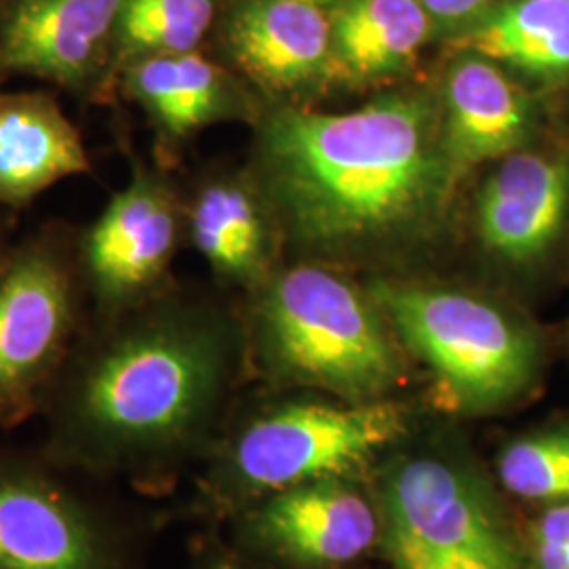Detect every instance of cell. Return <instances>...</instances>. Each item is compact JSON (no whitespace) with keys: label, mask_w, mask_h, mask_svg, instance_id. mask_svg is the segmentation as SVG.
I'll return each mask as SVG.
<instances>
[{"label":"cell","mask_w":569,"mask_h":569,"mask_svg":"<svg viewBox=\"0 0 569 569\" xmlns=\"http://www.w3.org/2000/svg\"><path fill=\"white\" fill-rule=\"evenodd\" d=\"M244 366V321L169 289L89 315L42 406L39 446L108 483L161 491L218 443Z\"/></svg>","instance_id":"cell-1"},{"label":"cell","mask_w":569,"mask_h":569,"mask_svg":"<svg viewBox=\"0 0 569 569\" xmlns=\"http://www.w3.org/2000/svg\"><path fill=\"white\" fill-rule=\"evenodd\" d=\"M251 173L279 232L327 258L427 241L458 190L430 89L390 91L348 112L281 103L258 121Z\"/></svg>","instance_id":"cell-2"},{"label":"cell","mask_w":569,"mask_h":569,"mask_svg":"<svg viewBox=\"0 0 569 569\" xmlns=\"http://www.w3.org/2000/svg\"><path fill=\"white\" fill-rule=\"evenodd\" d=\"M244 333L249 366L274 385L366 403L406 382V348L382 306L323 266L274 270L251 291Z\"/></svg>","instance_id":"cell-3"},{"label":"cell","mask_w":569,"mask_h":569,"mask_svg":"<svg viewBox=\"0 0 569 569\" xmlns=\"http://www.w3.org/2000/svg\"><path fill=\"white\" fill-rule=\"evenodd\" d=\"M409 409L399 401H274L230 416L204 458L194 510L232 519L266 496L319 479H357L399 446Z\"/></svg>","instance_id":"cell-4"},{"label":"cell","mask_w":569,"mask_h":569,"mask_svg":"<svg viewBox=\"0 0 569 569\" xmlns=\"http://www.w3.org/2000/svg\"><path fill=\"white\" fill-rule=\"evenodd\" d=\"M369 293L403 348L430 369L449 409L493 413L540 385L547 340L517 308L448 284L373 281Z\"/></svg>","instance_id":"cell-5"},{"label":"cell","mask_w":569,"mask_h":569,"mask_svg":"<svg viewBox=\"0 0 569 569\" xmlns=\"http://www.w3.org/2000/svg\"><path fill=\"white\" fill-rule=\"evenodd\" d=\"M380 547L395 569H531L488 472L465 449L411 448L380 470Z\"/></svg>","instance_id":"cell-6"},{"label":"cell","mask_w":569,"mask_h":569,"mask_svg":"<svg viewBox=\"0 0 569 569\" xmlns=\"http://www.w3.org/2000/svg\"><path fill=\"white\" fill-rule=\"evenodd\" d=\"M150 529L114 483L0 443V569H146Z\"/></svg>","instance_id":"cell-7"},{"label":"cell","mask_w":569,"mask_h":569,"mask_svg":"<svg viewBox=\"0 0 569 569\" xmlns=\"http://www.w3.org/2000/svg\"><path fill=\"white\" fill-rule=\"evenodd\" d=\"M89 319L77 230L47 224L0 270V430L41 416Z\"/></svg>","instance_id":"cell-8"},{"label":"cell","mask_w":569,"mask_h":569,"mask_svg":"<svg viewBox=\"0 0 569 569\" xmlns=\"http://www.w3.org/2000/svg\"><path fill=\"white\" fill-rule=\"evenodd\" d=\"M131 178L77 232L91 317H110L163 293L186 230V207L167 176L129 154Z\"/></svg>","instance_id":"cell-9"},{"label":"cell","mask_w":569,"mask_h":569,"mask_svg":"<svg viewBox=\"0 0 569 569\" xmlns=\"http://www.w3.org/2000/svg\"><path fill=\"white\" fill-rule=\"evenodd\" d=\"M234 545L268 566L336 569L380 545V512L355 479L274 491L230 519Z\"/></svg>","instance_id":"cell-10"},{"label":"cell","mask_w":569,"mask_h":569,"mask_svg":"<svg viewBox=\"0 0 569 569\" xmlns=\"http://www.w3.org/2000/svg\"><path fill=\"white\" fill-rule=\"evenodd\" d=\"M122 0H11L0 20V79L53 82L87 103L119 93Z\"/></svg>","instance_id":"cell-11"},{"label":"cell","mask_w":569,"mask_h":569,"mask_svg":"<svg viewBox=\"0 0 569 569\" xmlns=\"http://www.w3.org/2000/svg\"><path fill=\"white\" fill-rule=\"evenodd\" d=\"M568 228L569 136L545 129L479 186L475 232L489 258L529 272L549 264Z\"/></svg>","instance_id":"cell-12"},{"label":"cell","mask_w":569,"mask_h":569,"mask_svg":"<svg viewBox=\"0 0 569 569\" xmlns=\"http://www.w3.org/2000/svg\"><path fill=\"white\" fill-rule=\"evenodd\" d=\"M441 146L456 186L481 164L500 161L545 129L540 93L472 51L449 61L439 89Z\"/></svg>","instance_id":"cell-13"},{"label":"cell","mask_w":569,"mask_h":569,"mask_svg":"<svg viewBox=\"0 0 569 569\" xmlns=\"http://www.w3.org/2000/svg\"><path fill=\"white\" fill-rule=\"evenodd\" d=\"M234 68L266 98L302 100L331 81L329 18L305 0H237L224 26Z\"/></svg>","instance_id":"cell-14"},{"label":"cell","mask_w":569,"mask_h":569,"mask_svg":"<svg viewBox=\"0 0 569 569\" xmlns=\"http://www.w3.org/2000/svg\"><path fill=\"white\" fill-rule=\"evenodd\" d=\"M119 96L136 103L164 148L216 122L253 117V100L222 66L197 51L143 58L124 66Z\"/></svg>","instance_id":"cell-15"},{"label":"cell","mask_w":569,"mask_h":569,"mask_svg":"<svg viewBox=\"0 0 569 569\" xmlns=\"http://www.w3.org/2000/svg\"><path fill=\"white\" fill-rule=\"evenodd\" d=\"M186 232L222 283L251 293L274 272L279 226L251 171L204 180L186 207Z\"/></svg>","instance_id":"cell-16"},{"label":"cell","mask_w":569,"mask_h":569,"mask_svg":"<svg viewBox=\"0 0 569 569\" xmlns=\"http://www.w3.org/2000/svg\"><path fill=\"white\" fill-rule=\"evenodd\" d=\"M91 171L81 131L53 96H0V204L23 209L51 186Z\"/></svg>","instance_id":"cell-17"},{"label":"cell","mask_w":569,"mask_h":569,"mask_svg":"<svg viewBox=\"0 0 569 569\" xmlns=\"http://www.w3.org/2000/svg\"><path fill=\"white\" fill-rule=\"evenodd\" d=\"M327 18L331 81L350 87L399 79L435 37L418 0H333Z\"/></svg>","instance_id":"cell-18"},{"label":"cell","mask_w":569,"mask_h":569,"mask_svg":"<svg viewBox=\"0 0 569 569\" xmlns=\"http://www.w3.org/2000/svg\"><path fill=\"white\" fill-rule=\"evenodd\" d=\"M449 42L496 61L526 87L569 89V0H505Z\"/></svg>","instance_id":"cell-19"},{"label":"cell","mask_w":569,"mask_h":569,"mask_svg":"<svg viewBox=\"0 0 569 569\" xmlns=\"http://www.w3.org/2000/svg\"><path fill=\"white\" fill-rule=\"evenodd\" d=\"M220 0H122L117 26V72L154 56L197 51Z\"/></svg>","instance_id":"cell-20"},{"label":"cell","mask_w":569,"mask_h":569,"mask_svg":"<svg viewBox=\"0 0 569 569\" xmlns=\"http://www.w3.org/2000/svg\"><path fill=\"white\" fill-rule=\"evenodd\" d=\"M496 477L536 509L569 502V416L510 439L498 453Z\"/></svg>","instance_id":"cell-21"},{"label":"cell","mask_w":569,"mask_h":569,"mask_svg":"<svg viewBox=\"0 0 569 569\" xmlns=\"http://www.w3.org/2000/svg\"><path fill=\"white\" fill-rule=\"evenodd\" d=\"M531 569H569V502L542 507L523 529Z\"/></svg>","instance_id":"cell-22"},{"label":"cell","mask_w":569,"mask_h":569,"mask_svg":"<svg viewBox=\"0 0 569 569\" xmlns=\"http://www.w3.org/2000/svg\"><path fill=\"white\" fill-rule=\"evenodd\" d=\"M505 0H418L432 23V34L456 37L483 20Z\"/></svg>","instance_id":"cell-23"},{"label":"cell","mask_w":569,"mask_h":569,"mask_svg":"<svg viewBox=\"0 0 569 569\" xmlns=\"http://www.w3.org/2000/svg\"><path fill=\"white\" fill-rule=\"evenodd\" d=\"M188 569H274L239 545H211L201 550Z\"/></svg>","instance_id":"cell-24"},{"label":"cell","mask_w":569,"mask_h":569,"mask_svg":"<svg viewBox=\"0 0 569 569\" xmlns=\"http://www.w3.org/2000/svg\"><path fill=\"white\" fill-rule=\"evenodd\" d=\"M9 251H11V244L7 243L4 230H2V226H0V270H2V266H4V262H7V256H9Z\"/></svg>","instance_id":"cell-25"},{"label":"cell","mask_w":569,"mask_h":569,"mask_svg":"<svg viewBox=\"0 0 569 569\" xmlns=\"http://www.w3.org/2000/svg\"><path fill=\"white\" fill-rule=\"evenodd\" d=\"M305 2H312V4H319V7H323V9H326V7H329L333 0H305Z\"/></svg>","instance_id":"cell-26"}]
</instances>
